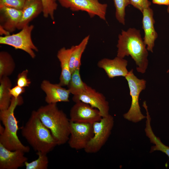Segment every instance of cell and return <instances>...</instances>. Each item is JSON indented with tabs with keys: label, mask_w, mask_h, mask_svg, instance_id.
<instances>
[{
	"label": "cell",
	"mask_w": 169,
	"mask_h": 169,
	"mask_svg": "<svg viewBox=\"0 0 169 169\" xmlns=\"http://www.w3.org/2000/svg\"><path fill=\"white\" fill-rule=\"evenodd\" d=\"M146 121L145 131L146 136L149 139L151 143L154 145L151 147L150 152L158 151L165 153L169 158V147L164 145L160 138L156 136L152 130L151 125V118L148 112L146 113Z\"/></svg>",
	"instance_id": "d6986e66"
},
{
	"label": "cell",
	"mask_w": 169,
	"mask_h": 169,
	"mask_svg": "<svg viewBox=\"0 0 169 169\" xmlns=\"http://www.w3.org/2000/svg\"><path fill=\"white\" fill-rule=\"evenodd\" d=\"M117 47V56L124 58L130 55L136 64L138 72H145L148 64V53L140 30L135 28L122 30L118 36Z\"/></svg>",
	"instance_id": "6da1fadb"
},
{
	"label": "cell",
	"mask_w": 169,
	"mask_h": 169,
	"mask_svg": "<svg viewBox=\"0 0 169 169\" xmlns=\"http://www.w3.org/2000/svg\"><path fill=\"white\" fill-rule=\"evenodd\" d=\"M130 4L141 12L146 8L150 7L151 2L148 0H129Z\"/></svg>",
	"instance_id": "f1b7e54d"
},
{
	"label": "cell",
	"mask_w": 169,
	"mask_h": 169,
	"mask_svg": "<svg viewBox=\"0 0 169 169\" xmlns=\"http://www.w3.org/2000/svg\"><path fill=\"white\" fill-rule=\"evenodd\" d=\"M73 100L75 102L81 101L88 104L100 111L102 117L109 115V102L104 95L89 86L85 90L77 95H73Z\"/></svg>",
	"instance_id": "30bf717a"
},
{
	"label": "cell",
	"mask_w": 169,
	"mask_h": 169,
	"mask_svg": "<svg viewBox=\"0 0 169 169\" xmlns=\"http://www.w3.org/2000/svg\"><path fill=\"white\" fill-rule=\"evenodd\" d=\"M23 103L22 97L17 98L12 97L10 105L7 109L0 110V119L4 126L3 132L0 135V143L11 151L21 150L25 153L30 150L29 147L23 145L17 135L18 121L14 115L17 106Z\"/></svg>",
	"instance_id": "277c9868"
},
{
	"label": "cell",
	"mask_w": 169,
	"mask_h": 169,
	"mask_svg": "<svg viewBox=\"0 0 169 169\" xmlns=\"http://www.w3.org/2000/svg\"><path fill=\"white\" fill-rule=\"evenodd\" d=\"M57 0L62 7L73 12L85 11L91 18L97 16L104 20H106L107 5L100 3L98 0Z\"/></svg>",
	"instance_id": "ba28073f"
},
{
	"label": "cell",
	"mask_w": 169,
	"mask_h": 169,
	"mask_svg": "<svg viewBox=\"0 0 169 169\" xmlns=\"http://www.w3.org/2000/svg\"><path fill=\"white\" fill-rule=\"evenodd\" d=\"M153 3L160 5H169V0H152Z\"/></svg>",
	"instance_id": "4dcf8cb0"
},
{
	"label": "cell",
	"mask_w": 169,
	"mask_h": 169,
	"mask_svg": "<svg viewBox=\"0 0 169 169\" xmlns=\"http://www.w3.org/2000/svg\"><path fill=\"white\" fill-rule=\"evenodd\" d=\"M167 11L168 13H169V5L168 6L167 9Z\"/></svg>",
	"instance_id": "1f68e13d"
},
{
	"label": "cell",
	"mask_w": 169,
	"mask_h": 169,
	"mask_svg": "<svg viewBox=\"0 0 169 169\" xmlns=\"http://www.w3.org/2000/svg\"><path fill=\"white\" fill-rule=\"evenodd\" d=\"M15 68V64L12 55L8 52H0V79L10 75Z\"/></svg>",
	"instance_id": "7402d4cb"
},
{
	"label": "cell",
	"mask_w": 169,
	"mask_h": 169,
	"mask_svg": "<svg viewBox=\"0 0 169 169\" xmlns=\"http://www.w3.org/2000/svg\"><path fill=\"white\" fill-rule=\"evenodd\" d=\"M67 86L70 93L73 95L79 94L86 90L88 85L81 79L80 69H77L72 73Z\"/></svg>",
	"instance_id": "603a6c76"
},
{
	"label": "cell",
	"mask_w": 169,
	"mask_h": 169,
	"mask_svg": "<svg viewBox=\"0 0 169 169\" xmlns=\"http://www.w3.org/2000/svg\"><path fill=\"white\" fill-rule=\"evenodd\" d=\"M53 0L56 1V0Z\"/></svg>",
	"instance_id": "d6a6232c"
},
{
	"label": "cell",
	"mask_w": 169,
	"mask_h": 169,
	"mask_svg": "<svg viewBox=\"0 0 169 169\" xmlns=\"http://www.w3.org/2000/svg\"><path fill=\"white\" fill-rule=\"evenodd\" d=\"M114 124V118L109 114L93 123V136L84 149L85 152L92 154L99 151L110 136Z\"/></svg>",
	"instance_id": "8992f818"
},
{
	"label": "cell",
	"mask_w": 169,
	"mask_h": 169,
	"mask_svg": "<svg viewBox=\"0 0 169 169\" xmlns=\"http://www.w3.org/2000/svg\"><path fill=\"white\" fill-rule=\"evenodd\" d=\"M34 26L28 25L16 33L0 37V44L11 46L16 49L22 50L27 53L32 59L36 57L35 52L38 49L33 43L31 38Z\"/></svg>",
	"instance_id": "52a82bcc"
},
{
	"label": "cell",
	"mask_w": 169,
	"mask_h": 169,
	"mask_svg": "<svg viewBox=\"0 0 169 169\" xmlns=\"http://www.w3.org/2000/svg\"><path fill=\"white\" fill-rule=\"evenodd\" d=\"M21 129L23 136L37 152L47 154L58 145L50 131L40 120L37 111L32 112Z\"/></svg>",
	"instance_id": "7a4b0ae2"
},
{
	"label": "cell",
	"mask_w": 169,
	"mask_h": 169,
	"mask_svg": "<svg viewBox=\"0 0 169 169\" xmlns=\"http://www.w3.org/2000/svg\"><path fill=\"white\" fill-rule=\"evenodd\" d=\"M72 50V46L68 49L63 47L58 51L57 54V57L60 62L61 68L59 84L62 86L67 85L71 77L69 58Z\"/></svg>",
	"instance_id": "ac0fdd59"
},
{
	"label": "cell",
	"mask_w": 169,
	"mask_h": 169,
	"mask_svg": "<svg viewBox=\"0 0 169 169\" xmlns=\"http://www.w3.org/2000/svg\"><path fill=\"white\" fill-rule=\"evenodd\" d=\"M0 32L5 35H9L17 29L21 18L22 10L0 6Z\"/></svg>",
	"instance_id": "5bb4252c"
},
{
	"label": "cell",
	"mask_w": 169,
	"mask_h": 169,
	"mask_svg": "<svg viewBox=\"0 0 169 169\" xmlns=\"http://www.w3.org/2000/svg\"><path fill=\"white\" fill-rule=\"evenodd\" d=\"M10 93L12 97L16 98L19 97L21 95L24 93L25 91V88L21 87L16 85L10 89Z\"/></svg>",
	"instance_id": "f546056e"
},
{
	"label": "cell",
	"mask_w": 169,
	"mask_h": 169,
	"mask_svg": "<svg viewBox=\"0 0 169 169\" xmlns=\"http://www.w3.org/2000/svg\"><path fill=\"white\" fill-rule=\"evenodd\" d=\"M40 88L46 94L45 101L47 104L69 101L70 93L69 90L59 83L53 84L48 80H44L41 83Z\"/></svg>",
	"instance_id": "4fadbf2b"
},
{
	"label": "cell",
	"mask_w": 169,
	"mask_h": 169,
	"mask_svg": "<svg viewBox=\"0 0 169 169\" xmlns=\"http://www.w3.org/2000/svg\"><path fill=\"white\" fill-rule=\"evenodd\" d=\"M38 158L31 162L26 161L24 165L26 169H47L49 161L47 154L41 152H37Z\"/></svg>",
	"instance_id": "cb8c5ba5"
},
{
	"label": "cell",
	"mask_w": 169,
	"mask_h": 169,
	"mask_svg": "<svg viewBox=\"0 0 169 169\" xmlns=\"http://www.w3.org/2000/svg\"><path fill=\"white\" fill-rule=\"evenodd\" d=\"M142 28L144 33V41L148 51L153 52L155 42L158 37L154 24L155 23L152 9L149 7L144 9L142 12Z\"/></svg>",
	"instance_id": "2e32d148"
},
{
	"label": "cell",
	"mask_w": 169,
	"mask_h": 169,
	"mask_svg": "<svg viewBox=\"0 0 169 169\" xmlns=\"http://www.w3.org/2000/svg\"><path fill=\"white\" fill-rule=\"evenodd\" d=\"M25 0H0V6L22 10Z\"/></svg>",
	"instance_id": "4316f807"
},
{
	"label": "cell",
	"mask_w": 169,
	"mask_h": 169,
	"mask_svg": "<svg viewBox=\"0 0 169 169\" xmlns=\"http://www.w3.org/2000/svg\"><path fill=\"white\" fill-rule=\"evenodd\" d=\"M12 88V83L8 76L0 79V110L7 109L10 106L12 96L10 89Z\"/></svg>",
	"instance_id": "44dd1931"
},
{
	"label": "cell",
	"mask_w": 169,
	"mask_h": 169,
	"mask_svg": "<svg viewBox=\"0 0 169 169\" xmlns=\"http://www.w3.org/2000/svg\"><path fill=\"white\" fill-rule=\"evenodd\" d=\"M125 77L128 83L131 103L129 110L123 115V117L129 121L137 123L146 118L141 113L139 103L140 94L145 89L146 82L145 80L140 79L135 75L133 69L128 72Z\"/></svg>",
	"instance_id": "5b68a950"
},
{
	"label": "cell",
	"mask_w": 169,
	"mask_h": 169,
	"mask_svg": "<svg viewBox=\"0 0 169 169\" xmlns=\"http://www.w3.org/2000/svg\"><path fill=\"white\" fill-rule=\"evenodd\" d=\"M28 70L26 69L18 74L16 80L17 85L24 88L29 86L31 81L28 78Z\"/></svg>",
	"instance_id": "83f0119b"
},
{
	"label": "cell",
	"mask_w": 169,
	"mask_h": 169,
	"mask_svg": "<svg viewBox=\"0 0 169 169\" xmlns=\"http://www.w3.org/2000/svg\"><path fill=\"white\" fill-rule=\"evenodd\" d=\"M128 61L117 56L113 59L104 58L97 63L100 68L103 69L110 78L122 76L125 77L128 71L126 68Z\"/></svg>",
	"instance_id": "9a60e30c"
},
{
	"label": "cell",
	"mask_w": 169,
	"mask_h": 169,
	"mask_svg": "<svg viewBox=\"0 0 169 169\" xmlns=\"http://www.w3.org/2000/svg\"><path fill=\"white\" fill-rule=\"evenodd\" d=\"M70 111V120L73 122L93 124L102 116L97 109L81 101L75 102Z\"/></svg>",
	"instance_id": "8fae6325"
},
{
	"label": "cell",
	"mask_w": 169,
	"mask_h": 169,
	"mask_svg": "<svg viewBox=\"0 0 169 169\" xmlns=\"http://www.w3.org/2000/svg\"><path fill=\"white\" fill-rule=\"evenodd\" d=\"M43 3V16L45 18L50 17L52 20L54 19V13L57 9L58 4L53 0H41Z\"/></svg>",
	"instance_id": "484cf974"
},
{
	"label": "cell",
	"mask_w": 169,
	"mask_h": 169,
	"mask_svg": "<svg viewBox=\"0 0 169 169\" xmlns=\"http://www.w3.org/2000/svg\"><path fill=\"white\" fill-rule=\"evenodd\" d=\"M41 0H25L22 9L21 18L17 29L21 30L43 12Z\"/></svg>",
	"instance_id": "e0dca14e"
},
{
	"label": "cell",
	"mask_w": 169,
	"mask_h": 169,
	"mask_svg": "<svg viewBox=\"0 0 169 169\" xmlns=\"http://www.w3.org/2000/svg\"><path fill=\"white\" fill-rule=\"evenodd\" d=\"M25 153L19 150H10L0 143V169H17L22 166L28 161Z\"/></svg>",
	"instance_id": "7c38bea8"
},
{
	"label": "cell",
	"mask_w": 169,
	"mask_h": 169,
	"mask_svg": "<svg viewBox=\"0 0 169 169\" xmlns=\"http://www.w3.org/2000/svg\"><path fill=\"white\" fill-rule=\"evenodd\" d=\"M43 123L50 131L57 145L68 142L70 135V119L57 103L48 104L36 110Z\"/></svg>",
	"instance_id": "3957f363"
},
{
	"label": "cell",
	"mask_w": 169,
	"mask_h": 169,
	"mask_svg": "<svg viewBox=\"0 0 169 169\" xmlns=\"http://www.w3.org/2000/svg\"><path fill=\"white\" fill-rule=\"evenodd\" d=\"M69 146L76 150L84 149L93 135V124L73 122L70 120Z\"/></svg>",
	"instance_id": "9c48e42d"
},
{
	"label": "cell",
	"mask_w": 169,
	"mask_h": 169,
	"mask_svg": "<svg viewBox=\"0 0 169 169\" xmlns=\"http://www.w3.org/2000/svg\"><path fill=\"white\" fill-rule=\"evenodd\" d=\"M116 19L123 25L125 24V8L130 4L129 0H113Z\"/></svg>",
	"instance_id": "d4e9b609"
},
{
	"label": "cell",
	"mask_w": 169,
	"mask_h": 169,
	"mask_svg": "<svg viewBox=\"0 0 169 169\" xmlns=\"http://www.w3.org/2000/svg\"><path fill=\"white\" fill-rule=\"evenodd\" d=\"M89 38L90 35L87 36L78 44L72 46V50L69 58V67L71 74L77 69H80L82 55Z\"/></svg>",
	"instance_id": "ffe728a7"
}]
</instances>
